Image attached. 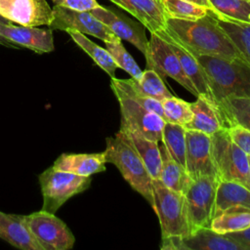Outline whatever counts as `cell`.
Returning <instances> with one entry per match:
<instances>
[{"instance_id":"obj_1","label":"cell","mask_w":250,"mask_h":250,"mask_svg":"<svg viewBox=\"0 0 250 250\" xmlns=\"http://www.w3.org/2000/svg\"><path fill=\"white\" fill-rule=\"evenodd\" d=\"M164 30L194 57L212 56L242 60L217 19L209 13L194 21L167 18Z\"/></svg>"},{"instance_id":"obj_2","label":"cell","mask_w":250,"mask_h":250,"mask_svg":"<svg viewBox=\"0 0 250 250\" xmlns=\"http://www.w3.org/2000/svg\"><path fill=\"white\" fill-rule=\"evenodd\" d=\"M104 153L106 163L116 166L130 187L152 207V179L126 133L119 130L113 137L106 138Z\"/></svg>"},{"instance_id":"obj_3","label":"cell","mask_w":250,"mask_h":250,"mask_svg":"<svg viewBox=\"0 0 250 250\" xmlns=\"http://www.w3.org/2000/svg\"><path fill=\"white\" fill-rule=\"evenodd\" d=\"M203 67L215 102L229 96L250 98V65L239 59L195 57Z\"/></svg>"},{"instance_id":"obj_4","label":"cell","mask_w":250,"mask_h":250,"mask_svg":"<svg viewBox=\"0 0 250 250\" xmlns=\"http://www.w3.org/2000/svg\"><path fill=\"white\" fill-rule=\"evenodd\" d=\"M153 210L156 213L162 238L187 237L190 229L184 194L165 187L159 179H152Z\"/></svg>"},{"instance_id":"obj_5","label":"cell","mask_w":250,"mask_h":250,"mask_svg":"<svg viewBox=\"0 0 250 250\" xmlns=\"http://www.w3.org/2000/svg\"><path fill=\"white\" fill-rule=\"evenodd\" d=\"M211 138L220 181L237 182L250 189L249 155L232 142L227 128L216 132Z\"/></svg>"},{"instance_id":"obj_6","label":"cell","mask_w":250,"mask_h":250,"mask_svg":"<svg viewBox=\"0 0 250 250\" xmlns=\"http://www.w3.org/2000/svg\"><path fill=\"white\" fill-rule=\"evenodd\" d=\"M38 181L43 196L42 209L56 214L69 198L89 188L91 176H80L52 166L38 176Z\"/></svg>"},{"instance_id":"obj_7","label":"cell","mask_w":250,"mask_h":250,"mask_svg":"<svg viewBox=\"0 0 250 250\" xmlns=\"http://www.w3.org/2000/svg\"><path fill=\"white\" fill-rule=\"evenodd\" d=\"M220 179L212 176L191 180L186 185L183 194L186 200L190 234L201 228H210L214 217L217 188Z\"/></svg>"},{"instance_id":"obj_8","label":"cell","mask_w":250,"mask_h":250,"mask_svg":"<svg viewBox=\"0 0 250 250\" xmlns=\"http://www.w3.org/2000/svg\"><path fill=\"white\" fill-rule=\"evenodd\" d=\"M21 217L42 250H69L73 247L75 237L72 231L54 213L41 209Z\"/></svg>"},{"instance_id":"obj_9","label":"cell","mask_w":250,"mask_h":250,"mask_svg":"<svg viewBox=\"0 0 250 250\" xmlns=\"http://www.w3.org/2000/svg\"><path fill=\"white\" fill-rule=\"evenodd\" d=\"M146 68L155 70L162 78L169 76L186 90L197 97L199 94L184 72L180 61L171 45L157 33H150L146 53Z\"/></svg>"},{"instance_id":"obj_10","label":"cell","mask_w":250,"mask_h":250,"mask_svg":"<svg viewBox=\"0 0 250 250\" xmlns=\"http://www.w3.org/2000/svg\"><path fill=\"white\" fill-rule=\"evenodd\" d=\"M120 107V129L138 133L149 140L159 142L165 120L155 112L142 106L132 99L114 94Z\"/></svg>"},{"instance_id":"obj_11","label":"cell","mask_w":250,"mask_h":250,"mask_svg":"<svg viewBox=\"0 0 250 250\" xmlns=\"http://www.w3.org/2000/svg\"><path fill=\"white\" fill-rule=\"evenodd\" d=\"M185 169L191 180L205 176L219 178L211 136L195 130H186Z\"/></svg>"},{"instance_id":"obj_12","label":"cell","mask_w":250,"mask_h":250,"mask_svg":"<svg viewBox=\"0 0 250 250\" xmlns=\"http://www.w3.org/2000/svg\"><path fill=\"white\" fill-rule=\"evenodd\" d=\"M53 20L49 27L66 31L68 29L92 35L104 42L116 40L118 37L90 11H76L62 6H54Z\"/></svg>"},{"instance_id":"obj_13","label":"cell","mask_w":250,"mask_h":250,"mask_svg":"<svg viewBox=\"0 0 250 250\" xmlns=\"http://www.w3.org/2000/svg\"><path fill=\"white\" fill-rule=\"evenodd\" d=\"M0 16L20 25L49 26L53 9L47 0H0Z\"/></svg>"},{"instance_id":"obj_14","label":"cell","mask_w":250,"mask_h":250,"mask_svg":"<svg viewBox=\"0 0 250 250\" xmlns=\"http://www.w3.org/2000/svg\"><path fill=\"white\" fill-rule=\"evenodd\" d=\"M99 21L104 23L119 39L128 41L145 56L147 50L148 39L146 36L143 24L129 19L117 11L99 6L90 11Z\"/></svg>"},{"instance_id":"obj_15","label":"cell","mask_w":250,"mask_h":250,"mask_svg":"<svg viewBox=\"0 0 250 250\" xmlns=\"http://www.w3.org/2000/svg\"><path fill=\"white\" fill-rule=\"evenodd\" d=\"M0 36L15 46L27 48L37 54L50 53L55 50L52 29L49 27L15 25L11 21L0 22Z\"/></svg>"},{"instance_id":"obj_16","label":"cell","mask_w":250,"mask_h":250,"mask_svg":"<svg viewBox=\"0 0 250 250\" xmlns=\"http://www.w3.org/2000/svg\"><path fill=\"white\" fill-rule=\"evenodd\" d=\"M131 14L150 33L166 27V14L160 0H109Z\"/></svg>"},{"instance_id":"obj_17","label":"cell","mask_w":250,"mask_h":250,"mask_svg":"<svg viewBox=\"0 0 250 250\" xmlns=\"http://www.w3.org/2000/svg\"><path fill=\"white\" fill-rule=\"evenodd\" d=\"M196 98L195 102L190 103L193 115L191 120L184 126L185 129L195 130L212 136L225 128L217 104L203 95H198Z\"/></svg>"},{"instance_id":"obj_18","label":"cell","mask_w":250,"mask_h":250,"mask_svg":"<svg viewBox=\"0 0 250 250\" xmlns=\"http://www.w3.org/2000/svg\"><path fill=\"white\" fill-rule=\"evenodd\" d=\"M157 34L165 39L174 50L175 54L177 55L180 63L182 65V68L188 78L191 81L195 89L197 90L199 95H203L206 98H208L210 101L215 102L213 94L211 92L209 82L207 75L201 66V64L198 62L196 58L191 55L189 52H188L183 46H181L179 43H177L175 40H173L164 29L157 32ZM217 104V103H216Z\"/></svg>"},{"instance_id":"obj_19","label":"cell","mask_w":250,"mask_h":250,"mask_svg":"<svg viewBox=\"0 0 250 250\" xmlns=\"http://www.w3.org/2000/svg\"><path fill=\"white\" fill-rule=\"evenodd\" d=\"M104 153H62L53 164V167L80 176H92L104 172L105 168Z\"/></svg>"},{"instance_id":"obj_20","label":"cell","mask_w":250,"mask_h":250,"mask_svg":"<svg viewBox=\"0 0 250 250\" xmlns=\"http://www.w3.org/2000/svg\"><path fill=\"white\" fill-rule=\"evenodd\" d=\"M0 238L21 250H42L22 222L21 215L0 211Z\"/></svg>"},{"instance_id":"obj_21","label":"cell","mask_w":250,"mask_h":250,"mask_svg":"<svg viewBox=\"0 0 250 250\" xmlns=\"http://www.w3.org/2000/svg\"><path fill=\"white\" fill-rule=\"evenodd\" d=\"M181 250H243L233 239L210 228H201L187 237H181Z\"/></svg>"},{"instance_id":"obj_22","label":"cell","mask_w":250,"mask_h":250,"mask_svg":"<svg viewBox=\"0 0 250 250\" xmlns=\"http://www.w3.org/2000/svg\"><path fill=\"white\" fill-rule=\"evenodd\" d=\"M225 128L239 125L250 130V98L229 96L217 102Z\"/></svg>"},{"instance_id":"obj_23","label":"cell","mask_w":250,"mask_h":250,"mask_svg":"<svg viewBox=\"0 0 250 250\" xmlns=\"http://www.w3.org/2000/svg\"><path fill=\"white\" fill-rule=\"evenodd\" d=\"M231 206H241L250 210V189L237 182L220 181L214 216Z\"/></svg>"},{"instance_id":"obj_24","label":"cell","mask_w":250,"mask_h":250,"mask_svg":"<svg viewBox=\"0 0 250 250\" xmlns=\"http://www.w3.org/2000/svg\"><path fill=\"white\" fill-rule=\"evenodd\" d=\"M121 131L126 133L129 140L135 146L151 179H159L161 170V154L159 150L158 142L149 140L132 131Z\"/></svg>"},{"instance_id":"obj_25","label":"cell","mask_w":250,"mask_h":250,"mask_svg":"<svg viewBox=\"0 0 250 250\" xmlns=\"http://www.w3.org/2000/svg\"><path fill=\"white\" fill-rule=\"evenodd\" d=\"M250 227V210L241 206L229 207L213 217L210 229L218 233L239 231Z\"/></svg>"},{"instance_id":"obj_26","label":"cell","mask_w":250,"mask_h":250,"mask_svg":"<svg viewBox=\"0 0 250 250\" xmlns=\"http://www.w3.org/2000/svg\"><path fill=\"white\" fill-rule=\"evenodd\" d=\"M159 150L161 154L159 180L168 188L178 192H183L186 185L190 179L188 176L186 169L171 156L163 144L159 146Z\"/></svg>"},{"instance_id":"obj_27","label":"cell","mask_w":250,"mask_h":250,"mask_svg":"<svg viewBox=\"0 0 250 250\" xmlns=\"http://www.w3.org/2000/svg\"><path fill=\"white\" fill-rule=\"evenodd\" d=\"M65 32L69 34V36L76 43L77 46H79L86 54L90 56V58L96 62V64H98L103 70H104L111 78L115 77L114 75L116 69L118 68V65L106 49H104L101 46L97 45L96 43L91 41L85 34L79 31L68 29Z\"/></svg>"},{"instance_id":"obj_28","label":"cell","mask_w":250,"mask_h":250,"mask_svg":"<svg viewBox=\"0 0 250 250\" xmlns=\"http://www.w3.org/2000/svg\"><path fill=\"white\" fill-rule=\"evenodd\" d=\"M216 19L250 23V0H209Z\"/></svg>"},{"instance_id":"obj_29","label":"cell","mask_w":250,"mask_h":250,"mask_svg":"<svg viewBox=\"0 0 250 250\" xmlns=\"http://www.w3.org/2000/svg\"><path fill=\"white\" fill-rule=\"evenodd\" d=\"M129 82L141 95L160 102L173 96L166 88L162 77L153 69L146 68V70H143L142 77L139 80L129 78Z\"/></svg>"},{"instance_id":"obj_30","label":"cell","mask_w":250,"mask_h":250,"mask_svg":"<svg viewBox=\"0 0 250 250\" xmlns=\"http://www.w3.org/2000/svg\"><path fill=\"white\" fill-rule=\"evenodd\" d=\"M161 142L171 156L184 168L186 165V129L184 126L166 121Z\"/></svg>"},{"instance_id":"obj_31","label":"cell","mask_w":250,"mask_h":250,"mask_svg":"<svg viewBox=\"0 0 250 250\" xmlns=\"http://www.w3.org/2000/svg\"><path fill=\"white\" fill-rule=\"evenodd\" d=\"M217 21L233 43L241 59L250 65V23L220 19Z\"/></svg>"},{"instance_id":"obj_32","label":"cell","mask_w":250,"mask_h":250,"mask_svg":"<svg viewBox=\"0 0 250 250\" xmlns=\"http://www.w3.org/2000/svg\"><path fill=\"white\" fill-rule=\"evenodd\" d=\"M110 88L113 92V94H121L123 96H126L142 106L155 112L159 116H161L164 119V113H163V107L160 101H157L155 99L146 97L138 93L130 84L129 79H119L116 77H112L110 80ZM165 120V119H164Z\"/></svg>"},{"instance_id":"obj_33","label":"cell","mask_w":250,"mask_h":250,"mask_svg":"<svg viewBox=\"0 0 250 250\" xmlns=\"http://www.w3.org/2000/svg\"><path fill=\"white\" fill-rule=\"evenodd\" d=\"M167 18L194 21L205 17L208 10L186 0H160Z\"/></svg>"},{"instance_id":"obj_34","label":"cell","mask_w":250,"mask_h":250,"mask_svg":"<svg viewBox=\"0 0 250 250\" xmlns=\"http://www.w3.org/2000/svg\"><path fill=\"white\" fill-rule=\"evenodd\" d=\"M104 44L106 46L105 49L109 52L118 67L129 73L131 77L135 80H139L142 77L143 70L137 64L133 57L125 49L121 42V39L117 38L113 41L104 42Z\"/></svg>"},{"instance_id":"obj_35","label":"cell","mask_w":250,"mask_h":250,"mask_svg":"<svg viewBox=\"0 0 250 250\" xmlns=\"http://www.w3.org/2000/svg\"><path fill=\"white\" fill-rule=\"evenodd\" d=\"M161 104L165 121L185 126L191 120L193 113L190 108V103L172 96L161 101Z\"/></svg>"},{"instance_id":"obj_36","label":"cell","mask_w":250,"mask_h":250,"mask_svg":"<svg viewBox=\"0 0 250 250\" xmlns=\"http://www.w3.org/2000/svg\"><path fill=\"white\" fill-rule=\"evenodd\" d=\"M227 129L232 142L250 156V130L239 125H233Z\"/></svg>"},{"instance_id":"obj_37","label":"cell","mask_w":250,"mask_h":250,"mask_svg":"<svg viewBox=\"0 0 250 250\" xmlns=\"http://www.w3.org/2000/svg\"><path fill=\"white\" fill-rule=\"evenodd\" d=\"M55 6H62L76 11H91L100 6L96 0H51Z\"/></svg>"},{"instance_id":"obj_38","label":"cell","mask_w":250,"mask_h":250,"mask_svg":"<svg viewBox=\"0 0 250 250\" xmlns=\"http://www.w3.org/2000/svg\"><path fill=\"white\" fill-rule=\"evenodd\" d=\"M226 235L238 243L243 250H250V227L243 230L226 233Z\"/></svg>"},{"instance_id":"obj_39","label":"cell","mask_w":250,"mask_h":250,"mask_svg":"<svg viewBox=\"0 0 250 250\" xmlns=\"http://www.w3.org/2000/svg\"><path fill=\"white\" fill-rule=\"evenodd\" d=\"M186 1L194 3V4L199 5V6H202V7L206 8L208 11H211V10H212V6H211L209 0H186Z\"/></svg>"},{"instance_id":"obj_40","label":"cell","mask_w":250,"mask_h":250,"mask_svg":"<svg viewBox=\"0 0 250 250\" xmlns=\"http://www.w3.org/2000/svg\"><path fill=\"white\" fill-rule=\"evenodd\" d=\"M0 22H3V21H0ZM0 44H2V45H4V46H6V47H12V48H18L17 46H15L13 43H11L10 41H8L7 39H5V38H3L2 36H0Z\"/></svg>"},{"instance_id":"obj_41","label":"cell","mask_w":250,"mask_h":250,"mask_svg":"<svg viewBox=\"0 0 250 250\" xmlns=\"http://www.w3.org/2000/svg\"><path fill=\"white\" fill-rule=\"evenodd\" d=\"M0 21H3V22H9V21L5 20V19H4V18H2L1 16H0Z\"/></svg>"},{"instance_id":"obj_42","label":"cell","mask_w":250,"mask_h":250,"mask_svg":"<svg viewBox=\"0 0 250 250\" xmlns=\"http://www.w3.org/2000/svg\"><path fill=\"white\" fill-rule=\"evenodd\" d=\"M249 164H250V156H249Z\"/></svg>"}]
</instances>
